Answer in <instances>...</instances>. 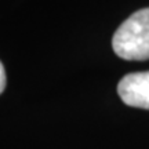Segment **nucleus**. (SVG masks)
Returning <instances> with one entry per match:
<instances>
[{
  "instance_id": "obj_1",
  "label": "nucleus",
  "mask_w": 149,
  "mask_h": 149,
  "mask_svg": "<svg viewBox=\"0 0 149 149\" xmlns=\"http://www.w3.org/2000/svg\"><path fill=\"white\" fill-rule=\"evenodd\" d=\"M112 47L122 59H149V7L135 11L117 28L112 37Z\"/></svg>"
},
{
  "instance_id": "obj_2",
  "label": "nucleus",
  "mask_w": 149,
  "mask_h": 149,
  "mask_svg": "<svg viewBox=\"0 0 149 149\" xmlns=\"http://www.w3.org/2000/svg\"><path fill=\"white\" fill-rule=\"evenodd\" d=\"M117 94L128 107L149 111V70L126 74L117 84Z\"/></svg>"
},
{
  "instance_id": "obj_3",
  "label": "nucleus",
  "mask_w": 149,
  "mask_h": 149,
  "mask_svg": "<svg viewBox=\"0 0 149 149\" xmlns=\"http://www.w3.org/2000/svg\"><path fill=\"white\" fill-rule=\"evenodd\" d=\"M6 83H7V77H6V70L3 64L0 62V94L4 91L6 88Z\"/></svg>"
}]
</instances>
